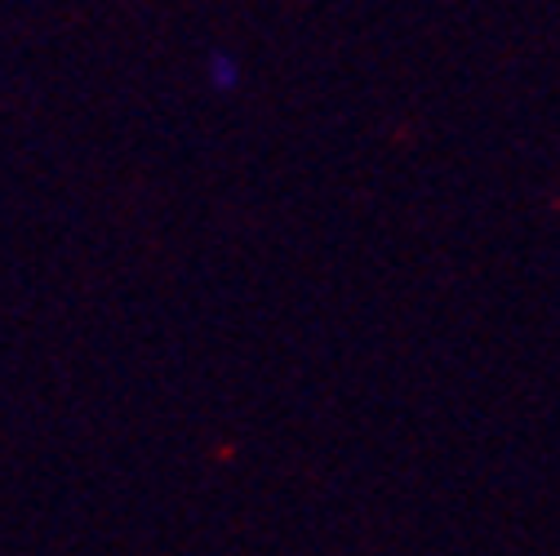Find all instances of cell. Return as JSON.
<instances>
[{
	"label": "cell",
	"instance_id": "cell-1",
	"mask_svg": "<svg viewBox=\"0 0 560 556\" xmlns=\"http://www.w3.org/2000/svg\"><path fill=\"white\" fill-rule=\"evenodd\" d=\"M205 67H209V81H214L219 90H236V85H241V67H236L228 54H209Z\"/></svg>",
	"mask_w": 560,
	"mask_h": 556
}]
</instances>
